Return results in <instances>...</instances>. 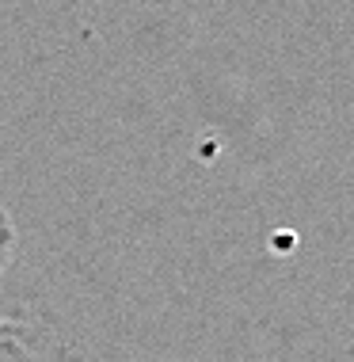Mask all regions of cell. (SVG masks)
<instances>
[{"instance_id": "obj_1", "label": "cell", "mask_w": 354, "mask_h": 362, "mask_svg": "<svg viewBox=\"0 0 354 362\" xmlns=\"http://www.w3.org/2000/svg\"><path fill=\"white\" fill-rule=\"evenodd\" d=\"M0 225H4V218H0Z\"/></svg>"}]
</instances>
